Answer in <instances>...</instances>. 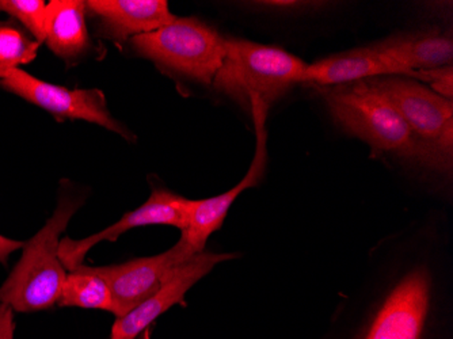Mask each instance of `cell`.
<instances>
[{"mask_svg":"<svg viewBox=\"0 0 453 339\" xmlns=\"http://www.w3.org/2000/svg\"><path fill=\"white\" fill-rule=\"evenodd\" d=\"M14 310L10 305L0 304V339H14Z\"/></svg>","mask_w":453,"mask_h":339,"instance_id":"19","label":"cell"},{"mask_svg":"<svg viewBox=\"0 0 453 339\" xmlns=\"http://www.w3.org/2000/svg\"><path fill=\"white\" fill-rule=\"evenodd\" d=\"M45 40L48 48L68 65H75L90 47L86 25V2L52 0L45 10Z\"/></svg>","mask_w":453,"mask_h":339,"instance_id":"15","label":"cell"},{"mask_svg":"<svg viewBox=\"0 0 453 339\" xmlns=\"http://www.w3.org/2000/svg\"><path fill=\"white\" fill-rule=\"evenodd\" d=\"M238 257V254L201 251L178 265L155 295L114 322L109 339H136L139 334L152 325L160 315L167 312L173 305L183 304L185 295L190 288L212 272L216 265Z\"/></svg>","mask_w":453,"mask_h":339,"instance_id":"10","label":"cell"},{"mask_svg":"<svg viewBox=\"0 0 453 339\" xmlns=\"http://www.w3.org/2000/svg\"><path fill=\"white\" fill-rule=\"evenodd\" d=\"M40 42L30 38L15 20H0V81L37 56Z\"/></svg>","mask_w":453,"mask_h":339,"instance_id":"17","label":"cell"},{"mask_svg":"<svg viewBox=\"0 0 453 339\" xmlns=\"http://www.w3.org/2000/svg\"><path fill=\"white\" fill-rule=\"evenodd\" d=\"M333 117L346 131L379 151L447 172L452 159L422 142L391 102L368 81L332 86L323 90Z\"/></svg>","mask_w":453,"mask_h":339,"instance_id":"1","label":"cell"},{"mask_svg":"<svg viewBox=\"0 0 453 339\" xmlns=\"http://www.w3.org/2000/svg\"><path fill=\"white\" fill-rule=\"evenodd\" d=\"M249 111L253 116L257 132L256 155H254L249 172L238 185L234 186L223 195L205 198V200H190L189 224H188L187 231L182 232V236L195 254L203 251L210 236L213 232L220 229L226 220V213L235 200H238L239 196L247 189L258 186L264 177L267 160L265 121H266L269 109L259 99L253 98L250 101Z\"/></svg>","mask_w":453,"mask_h":339,"instance_id":"9","label":"cell"},{"mask_svg":"<svg viewBox=\"0 0 453 339\" xmlns=\"http://www.w3.org/2000/svg\"><path fill=\"white\" fill-rule=\"evenodd\" d=\"M83 203L65 193L58 198L50 220L25 242L19 262L0 287V304L10 305L14 312H38L58 304L67 277L58 259L60 235Z\"/></svg>","mask_w":453,"mask_h":339,"instance_id":"2","label":"cell"},{"mask_svg":"<svg viewBox=\"0 0 453 339\" xmlns=\"http://www.w3.org/2000/svg\"><path fill=\"white\" fill-rule=\"evenodd\" d=\"M86 10L98 18L102 35L116 42L155 32L177 19L166 0H90Z\"/></svg>","mask_w":453,"mask_h":339,"instance_id":"12","label":"cell"},{"mask_svg":"<svg viewBox=\"0 0 453 339\" xmlns=\"http://www.w3.org/2000/svg\"><path fill=\"white\" fill-rule=\"evenodd\" d=\"M190 200L166 189H154L149 200L128 212L117 223L85 239L63 238L58 244V259L68 272L85 262L88 252L102 242H116L129 229L146 226H172L185 232L189 224Z\"/></svg>","mask_w":453,"mask_h":339,"instance_id":"8","label":"cell"},{"mask_svg":"<svg viewBox=\"0 0 453 339\" xmlns=\"http://www.w3.org/2000/svg\"><path fill=\"white\" fill-rule=\"evenodd\" d=\"M429 302L426 273H411L389 293L364 339H421Z\"/></svg>","mask_w":453,"mask_h":339,"instance_id":"11","label":"cell"},{"mask_svg":"<svg viewBox=\"0 0 453 339\" xmlns=\"http://www.w3.org/2000/svg\"><path fill=\"white\" fill-rule=\"evenodd\" d=\"M193 256L195 252L180 236L174 247L157 256L111 266L88 267L108 282L113 296V315L119 320L155 295L173 270Z\"/></svg>","mask_w":453,"mask_h":339,"instance_id":"7","label":"cell"},{"mask_svg":"<svg viewBox=\"0 0 453 339\" xmlns=\"http://www.w3.org/2000/svg\"><path fill=\"white\" fill-rule=\"evenodd\" d=\"M371 47L414 73L448 67L453 60L452 37L439 30L394 35Z\"/></svg>","mask_w":453,"mask_h":339,"instance_id":"14","label":"cell"},{"mask_svg":"<svg viewBox=\"0 0 453 339\" xmlns=\"http://www.w3.org/2000/svg\"><path fill=\"white\" fill-rule=\"evenodd\" d=\"M307 65L280 48L226 38L223 65L212 84L247 108L251 98H257L269 109L295 83L302 81Z\"/></svg>","mask_w":453,"mask_h":339,"instance_id":"3","label":"cell"},{"mask_svg":"<svg viewBox=\"0 0 453 339\" xmlns=\"http://www.w3.org/2000/svg\"><path fill=\"white\" fill-rule=\"evenodd\" d=\"M25 242L14 241V239L6 238V236L0 235V264L7 266L9 264V257L12 252L18 251L19 249H24Z\"/></svg>","mask_w":453,"mask_h":339,"instance_id":"20","label":"cell"},{"mask_svg":"<svg viewBox=\"0 0 453 339\" xmlns=\"http://www.w3.org/2000/svg\"><path fill=\"white\" fill-rule=\"evenodd\" d=\"M366 81L391 102L422 142L452 159V99L407 76H378Z\"/></svg>","mask_w":453,"mask_h":339,"instance_id":"5","label":"cell"},{"mask_svg":"<svg viewBox=\"0 0 453 339\" xmlns=\"http://www.w3.org/2000/svg\"><path fill=\"white\" fill-rule=\"evenodd\" d=\"M388 75L407 76L416 81L417 71L414 73L402 67L393 58L381 55L369 45L307 65L302 81L319 84L322 88H332Z\"/></svg>","mask_w":453,"mask_h":339,"instance_id":"13","label":"cell"},{"mask_svg":"<svg viewBox=\"0 0 453 339\" xmlns=\"http://www.w3.org/2000/svg\"><path fill=\"white\" fill-rule=\"evenodd\" d=\"M0 88L35 104L38 108L44 109L58 119L93 122L129 139L128 132L111 117L106 104L105 94L96 89L70 90L41 81L19 68L12 71L6 78L2 79Z\"/></svg>","mask_w":453,"mask_h":339,"instance_id":"6","label":"cell"},{"mask_svg":"<svg viewBox=\"0 0 453 339\" xmlns=\"http://www.w3.org/2000/svg\"><path fill=\"white\" fill-rule=\"evenodd\" d=\"M134 50L175 73L212 84L223 65L226 38L197 18H178L173 24L132 38Z\"/></svg>","mask_w":453,"mask_h":339,"instance_id":"4","label":"cell"},{"mask_svg":"<svg viewBox=\"0 0 453 339\" xmlns=\"http://www.w3.org/2000/svg\"><path fill=\"white\" fill-rule=\"evenodd\" d=\"M45 10L42 0H0V12H6L22 25L38 42L45 40Z\"/></svg>","mask_w":453,"mask_h":339,"instance_id":"18","label":"cell"},{"mask_svg":"<svg viewBox=\"0 0 453 339\" xmlns=\"http://www.w3.org/2000/svg\"><path fill=\"white\" fill-rule=\"evenodd\" d=\"M58 305L113 313V296L108 282L101 275L91 272L86 265H81L73 272L67 273Z\"/></svg>","mask_w":453,"mask_h":339,"instance_id":"16","label":"cell"}]
</instances>
